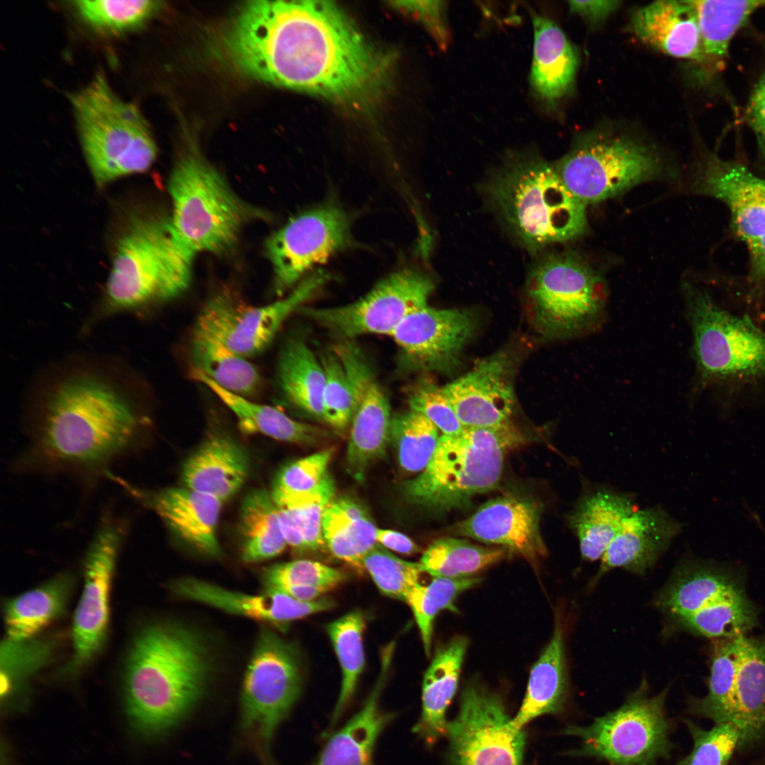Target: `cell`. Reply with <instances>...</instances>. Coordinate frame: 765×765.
I'll use <instances>...</instances> for the list:
<instances>
[{
    "mask_svg": "<svg viewBox=\"0 0 765 765\" xmlns=\"http://www.w3.org/2000/svg\"><path fill=\"white\" fill-rule=\"evenodd\" d=\"M227 60L246 76L351 103L385 84L391 57L327 1H253L221 37Z\"/></svg>",
    "mask_w": 765,
    "mask_h": 765,
    "instance_id": "obj_1",
    "label": "cell"
},
{
    "mask_svg": "<svg viewBox=\"0 0 765 765\" xmlns=\"http://www.w3.org/2000/svg\"><path fill=\"white\" fill-rule=\"evenodd\" d=\"M143 426L131 403L110 384L95 376L70 377L47 397L12 469L68 475L90 486L135 450Z\"/></svg>",
    "mask_w": 765,
    "mask_h": 765,
    "instance_id": "obj_2",
    "label": "cell"
},
{
    "mask_svg": "<svg viewBox=\"0 0 765 765\" xmlns=\"http://www.w3.org/2000/svg\"><path fill=\"white\" fill-rule=\"evenodd\" d=\"M210 663L197 633L157 623L136 635L124 673L126 708L141 735L162 737L181 723L202 698Z\"/></svg>",
    "mask_w": 765,
    "mask_h": 765,
    "instance_id": "obj_3",
    "label": "cell"
},
{
    "mask_svg": "<svg viewBox=\"0 0 765 765\" xmlns=\"http://www.w3.org/2000/svg\"><path fill=\"white\" fill-rule=\"evenodd\" d=\"M687 181L691 193L725 207L730 233L747 251L744 273L715 271L713 283L765 308V177L742 160L725 159L706 149L695 160Z\"/></svg>",
    "mask_w": 765,
    "mask_h": 765,
    "instance_id": "obj_4",
    "label": "cell"
},
{
    "mask_svg": "<svg viewBox=\"0 0 765 765\" xmlns=\"http://www.w3.org/2000/svg\"><path fill=\"white\" fill-rule=\"evenodd\" d=\"M489 198L516 236L538 248L572 240L587 230L586 205L538 156L509 158L493 176Z\"/></svg>",
    "mask_w": 765,
    "mask_h": 765,
    "instance_id": "obj_5",
    "label": "cell"
},
{
    "mask_svg": "<svg viewBox=\"0 0 765 765\" xmlns=\"http://www.w3.org/2000/svg\"><path fill=\"white\" fill-rule=\"evenodd\" d=\"M194 256L177 239L170 217L131 215L116 243L106 307L132 310L177 297L190 284Z\"/></svg>",
    "mask_w": 765,
    "mask_h": 765,
    "instance_id": "obj_6",
    "label": "cell"
},
{
    "mask_svg": "<svg viewBox=\"0 0 765 765\" xmlns=\"http://www.w3.org/2000/svg\"><path fill=\"white\" fill-rule=\"evenodd\" d=\"M81 147L99 187L152 164L157 147L139 108L119 97L102 72L70 97Z\"/></svg>",
    "mask_w": 765,
    "mask_h": 765,
    "instance_id": "obj_7",
    "label": "cell"
},
{
    "mask_svg": "<svg viewBox=\"0 0 765 765\" xmlns=\"http://www.w3.org/2000/svg\"><path fill=\"white\" fill-rule=\"evenodd\" d=\"M696 385L737 392L765 382V331L720 306L709 291L686 282Z\"/></svg>",
    "mask_w": 765,
    "mask_h": 765,
    "instance_id": "obj_8",
    "label": "cell"
},
{
    "mask_svg": "<svg viewBox=\"0 0 765 765\" xmlns=\"http://www.w3.org/2000/svg\"><path fill=\"white\" fill-rule=\"evenodd\" d=\"M173 230L193 254H222L235 245L242 227L261 212L244 203L193 145L181 151L169 181Z\"/></svg>",
    "mask_w": 765,
    "mask_h": 765,
    "instance_id": "obj_9",
    "label": "cell"
},
{
    "mask_svg": "<svg viewBox=\"0 0 765 765\" xmlns=\"http://www.w3.org/2000/svg\"><path fill=\"white\" fill-rule=\"evenodd\" d=\"M517 439L509 424L442 434L427 466L403 484L402 493L409 502L431 509L463 506L497 486L505 451Z\"/></svg>",
    "mask_w": 765,
    "mask_h": 765,
    "instance_id": "obj_10",
    "label": "cell"
},
{
    "mask_svg": "<svg viewBox=\"0 0 765 765\" xmlns=\"http://www.w3.org/2000/svg\"><path fill=\"white\" fill-rule=\"evenodd\" d=\"M669 687L650 696L643 680L618 708L588 725H568L560 732L577 737V748L566 755L591 758L609 765H657L670 757L674 723L667 715Z\"/></svg>",
    "mask_w": 765,
    "mask_h": 765,
    "instance_id": "obj_11",
    "label": "cell"
},
{
    "mask_svg": "<svg viewBox=\"0 0 765 765\" xmlns=\"http://www.w3.org/2000/svg\"><path fill=\"white\" fill-rule=\"evenodd\" d=\"M300 659L293 645L262 628L246 669L241 695L239 733L261 765H276V733L299 698Z\"/></svg>",
    "mask_w": 765,
    "mask_h": 765,
    "instance_id": "obj_12",
    "label": "cell"
},
{
    "mask_svg": "<svg viewBox=\"0 0 765 765\" xmlns=\"http://www.w3.org/2000/svg\"><path fill=\"white\" fill-rule=\"evenodd\" d=\"M553 166L567 188L585 204L668 176L663 160L650 146L604 132L583 137Z\"/></svg>",
    "mask_w": 765,
    "mask_h": 765,
    "instance_id": "obj_13",
    "label": "cell"
},
{
    "mask_svg": "<svg viewBox=\"0 0 765 765\" xmlns=\"http://www.w3.org/2000/svg\"><path fill=\"white\" fill-rule=\"evenodd\" d=\"M527 292L536 322L549 335H584L598 329L604 318L606 285L572 253L541 261L529 278Z\"/></svg>",
    "mask_w": 765,
    "mask_h": 765,
    "instance_id": "obj_14",
    "label": "cell"
},
{
    "mask_svg": "<svg viewBox=\"0 0 765 765\" xmlns=\"http://www.w3.org/2000/svg\"><path fill=\"white\" fill-rule=\"evenodd\" d=\"M128 527L125 518L104 514L86 548L83 560L84 588L73 621V652L64 669L67 674L81 671L103 645L108 628L112 579Z\"/></svg>",
    "mask_w": 765,
    "mask_h": 765,
    "instance_id": "obj_15",
    "label": "cell"
},
{
    "mask_svg": "<svg viewBox=\"0 0 765 765\" xmlns=\"http://www.w3.org/2000/svg\"><path fill=\"white\" fill-rule=\"evenodd\" d=\"M434 283L413 269L395 272L355 302L329 307H303L301 312L343 340L365 334L392 335L409 315L428 305Z\"/></svg>",
    "mask_w": 765,
    "mask_h": 765,
    "instance_id": "obj_16",
    "label": "cell"
},
{
    "mask_svg": "<svg viewBox=\"0 0 765 765\" xmlns=\"http://www.w3.org/2000/svg\"><path fill=\"white\" fill-rule=\"evenodd\" d=\"M448 723L449 765H523L526 737L511 724L502 698L477 682L463 690Z\"/></svg>",
    "mask_w": 765,
    "mask_h": 765,
    "instance_id": "obj_17",
    "label": "cell"
},
{
    "mask_svg": "<svg viewBox=\"0 0 765 765\" xmlns=\"http://www.w3.org/2000/svg\"><path fill=\"white\" fill-rule=\"evenodd\" d=\"M328 278L323 272L311 274L282 300L259 307L245 304L232 292L220 291L204 305L194 327L217 337L245 358L256 356L271 344L289 316L316 295Z\"/></svg>",
    "mask_w": 765,
    "mask_h": 765,
    "instance_id": "obj_18",
    "label": "cell"
},
{
    "mask_svg": "<svg viewBox=\"0 0 765 765\" xmlns=\"http://www.w3.org/2000/svg\"><path fill=\"white\" fill-rule=\"evenodd\" d=\"M351 225L334 205L304 212L268 238L265 250L273 271L274 290L281 295L317 265L351 244Z\"/></svg>",
    "mask_w": 765,
    "mask_h": 765,
    "instance_id": "obj_19",
    "label": "cell"
},
{
    "mask_svg": "<svg viewBox=\"0 0 765 765\" xmlns=\"http://www.w3.org/2000/svg\"><path fill=\"white\" fill-rule=\"evenodd\" d=\"M476 328L468 310L429 305L409 315L391 335L398 348L402 373L446 371L458 363Z\"/></svg>",
    "mask_w": 765,
    "mask_h": 765,
    "instance_id": "obj_20",
    "label": "cell"
},
{
    "mask_svg": "<svg viewBox=\"0 0 765 765\" xmlns=\"http://www.w3.org/2000/svg\"><path fill=\"white\" fill-rule=\"evenodd\" d=\"M340 358L355 404L346 455V469L353 478L361 482L369 466L385 455L390 443V402L360 348L346 349Z\"/></svg>",
    "mask_w": 765,
    "mask_h": 765,
    "instance_id": "obj_21",
    "label": "cell"
},
{
    "mask_svg": "<svg viewBox=\"0 0 765 765\" xmlns=\"http://www.w3.org/2000/svg\"><path fill=\"white\" fill-rule=\"evenodd\" d=\"M105 477L118 484L130 497L154 510L186 543L207 555H222L217 528L222 502L186 487L149 492L110 471Z\"/></svg>",
    "mask_w": 765,
    "mask_h": 765,
    "instance_id": "obj_22",
    "label": "cell"
},
{
    "mask_svg": "<svg viewBox=\"0 0 765 765\" xmlns=\"http://www.w3.org/2000/svg\"><path fill=\"white\" fill-rule=\"evenodd\" d=\"M541 509L533 501L505 495L483 504L472 516L453 527L455 534L503 546L531 562L547 553L540 521Z\"/></svg>",
    "mask_w": 765,
    "mask_h": 765,
    "instance_id": "obj_23",
    "label": "cell"
},
{
    "mask_svg": "<svg viewBox=\"0 0 765 765\" xmlns=\"http://www.w3.org/2000/svg\"><path fill=\"white\" fill-rule=\"evenodd\" d=\"M511 375L509 358L498 353L443 387L464 427L509 424L515 404Z\"/></svg>",
    "mask_w": 765,
    "mask_h": 765,
    "instance_id": "obj_24",
    "label": "cell"
},
{
    "mask_svg": "<svg viewBox=\"0 0 765 765\" xmlns=\"http://www.w3.org/2000/svg\"><path fill=\"white\" fill-rule=\"evenodd\" d=\"M681 529V524L661 506L635 510L605 550L592 584L615 568L644 574Z\"/></svg>",
    "mask_w": 765,
    "mask_h": 765,
    "instance_id": "obj_25",
    "label": "cell"
},
{
    "mask_svg": "<svg viewBox=\"0 0 765 765\" xmlns=\"http://www.w3.org/2000/svg\"><path fill=\"white\" fill-rule=\"evenodd\" d=\"M744 593L741 567L691 559L676 569L656 602L677 620L720 600Z\"/></svg>",
    "mask_w": 765,
    "mask_h": 765,
    "instance_id": "obj_26",
    "label": "cell"
},
{
    "mask_svg": "<svg viewBox=\"0 0 765 765\" xmlns=\"http://www.w3.org/2000/svg\"><path fill=\"white\" fill-rule=\"evenodd\" d=\"M171 589L182 598L277 625H284L290 621L327 611L334 606L328 599L302 601L277 590H265L263 594L248 595L193 578L174 582L171 584Z\"/></svg>",
    "mask_w": 765,
    "mask_h": 765,
    "instance_id": "obj_27",
    "label": "cell"
},
{
    "mask_svg": "<svg viewBox=\"0 0 765 765\" xmlns=\"http://www.w3.org/2000/svg\"><path fill=\"white\" fill-rule=\"evenodd\" d=\"M392 656V651H384L380 675L363 706L329 737L312 765H374L377 740L394 718L379 703Z\"/></svg>",
    "mask_w": 765,
    "mask_h": 765,
    "instance_id": "obj_28",
    "label": "cell"
},
{
    "mask_svg": "<svg viewBox=\"0 0 765 765\" xmlns=\"http://www.w3.org/2000/svg\"><path fill=\"white\" fill-rule=\"evenodd\" d=\"M248 472V457L239 443L213 433L186 460L181 478L186 487L224 502L241 489Z\"/></svg>",
    "mask_w": 765,
    "mask_h": 765,
    "instance_id": "obj_29",
    "label": "cell"
},
{
    "mask_svg": "<svg viewBox=\"0 0 765 765\" xmlns=\"http://www.w3.org/2000/svg\"><path fill=\"white\" fill-rule=\"evenodd\" d=\"M631 23L635 34L645 44L701 64V37L690 1H654L635 12Z\"/></svg>",
    "mask_w": 765,
    "mask_h": 765,
    "instance_id": "obj_30",
    "label": "cell"
},
{
    "mask_svg": "<svg viewBox=\"0 0 765 765\" xmlns=\"http://www.w3.org/2000/svg\"><path fill=\"white\" fill-rule=\"evenodd\" d=\"M730 722L739 727V748L765 737V630L739 636L737 675Z\"/></svg>",
    "mask_w": 765,
    "mask_h": 765,
    "instance_id": "obj_31",
    "label": "cell"
},
{
    "mask_svg": "<svg viewBox=\"0 0 765 765\" xmlns=\"http://www.w3.org/2000/svg\"><path fill=\"white\" fill-rule=\"evenodd\" d=\"M532 18L534 45L531 86L540 102L549 109L555 108L573 85L577 57L555 23L538 14Z\"/></svg>",
    "mask_w": 765,
    "mask_h": 765,
    "instance_id": "obj_32",
    "label": "cell"
},
{
    "mask_svg": "<svg viewBox=\"0 0 765 765\" xmlns=\"http://www.w3.org/2000/svg\"><path fill=\"white\" fill-rule=\"evenodd\" d=\"M468 641L456 636L440 647L422 684V710L413 732L429 746L447 734V708L454 696Z\"/></svg>",
    "mask_w": 765,
    "mask_h": 765,
    "instance_id": "obj_33",
    "label": "cell"
},
{
    "mask_svg": "<svg viewBox=\"0 0 765 765\" xmlns=\"http://www.w3.org/2000/svg\"><path fill=\"white\" fill-rule=\"evenodd\" d=\"M635 510L631 499L623 493L599 488L584 494L569 516L582 557L591 562L600 560L624 521Z\"/></svg>",
    "mask_w": 765,
    "mask_h": 765,
    "instance_id": "obj_34",
    "label": "cell"
},
{
    "mask_svg": "<svg viewBox=\"0 0 765 765\" xmlns=\"http://www.w3.org/2000/svg\"><path fill=\"white\" fill-rule=\"evenodd\" d=\"M563 630L557 620L550 640L531 671L522 704L511 718L518 730L535 718L562 713L567 698Z\"/></svg>",
    "mask_w": 765,
    "mask_h": 765,
    "instance_id": "obj_35",
    "label": "cell"
},
{
    "mask_svg": "<svg viewBox=\"0 0 765 765\" xmlns=\"http://www.w3.org/2000/svg\"><path fill=\"white\" fill-rule=\"evenodd\" d=\"M192 375L232 412L239 427L246 433L261 434L278 441L309 446L317 444L329 436L325 430L295 420L273 407L255 403L232 393L198 370H193Z\"/></svg>",
    "mask_w": 765,
    "mask_h": 765,
    "instance_id": "obj_36",
    "label": "cell"
},
{
    "mask_svg": "<svg viewBox=\"0 0 765 765\" xmlns=\"http://www.w3.org/2000/svg\"><path fill=\"white\" fill-rule=\"evenodd\" d=\"M276 380L285 400L307 416L324 421V369L306 341L289 338L278 357Z\"/></svg>",
    "mask_w": 765,
    "mask_h": 765,
    "instance_id": "obj_37",
    "label": "cell"
},
{
    "mask_svg": "<svg viewBox=\"0 0 765 765\" xmlns=\"http://www.w3.org/2000/svg\"><path fill=\"white\" fill-rule=\"evenodd\" d=\"M73 577L61 573L43 584L13 598L4 606L6 638L23 640L37 637L64 612Z\"/></svg>",
    "mask_w": 765,
    "mask_h": 765,
    "instance_id": "obj_38",
    "label": "cell"
},
{
    "mask_svg": "<svg viewBox=\"0 0 765 765\" xmlns=\"http://www.w3.org/2000/svg\"><path fill=\"white\" fill-rule=\"evenodd\" d=\"M700 30L703 57L701 64L711 76L725 67L730 42L751 15L765 7L764 0L690 1Z\"/></svg>",
    "mask_w": 765,
    "mask_h": 765,
    "instance_id": "obj_39",
    "label": "cell"
},
{
    "mask_svg": "<svg viewBox=\"0 0 765 765\" xmlns=\"http://www.w3.org/2000/svg\"><path fill=\"white\" fill-rule=\"evenodd\" d=\"M190 355L193 370L222 388L246 398L259 392L261 378L255 366L219 339L196 327L191 334Z\"/></svg>",
    "mask_w": 765,
    "mask_h": 765,
    "instance_id": "obj_40",
    "label": "cell"
},
{
    "mask_svg": "<svg viewBox=\"0 0 765 765\" xmlns=\"http://www.w3.org/2000/svg\"><path fill=\"white\" fill-rule=\"evenodd\" d=\"M377 526L367 511L357 502L334 498L322 521L324 544L336 557L357 567L376 545Z\"/></svg>",
    "mask_w": 765,
    "mask_h": 765,
    "instance_id": "obj_41",
    "label": "cell"
},
{
    "mask_svg": "<svg viewBox=\"0 0 765 765\" xmlns=\"http://www.w3.org/2000/svg\"><path fill=\"white\" fill-rule=\"evenodd\" d=\"M239 530L241 557L245 562H256L280 554L287 543L281 531L278 506L271 493L254 489L242 504Z\"/></svg>",
    "mask_w": 765,
    "mask_h": 765,
    "instance_id": "obj_42",
    "label": "cell"
},
{
    "mask_svg": "<svg viewBox=\"0 0 765 765\" xmlns=\"http://www.w3.org/2000/svg\"><path fill=\"white\" fill-rule=\"evenodd\" d=\"M738 652L739 636L716 640L712 653L707 693L701 698H689V713L711 720L714 724L730 722Z\"/></svg>",
    "mask_w": 765,
    "mask_h": 765,
    "instance_id": "obj_43",
    "label": "cell"
},
{
    "mask_svg": "<svg viewBox=\"0 0 765 765\" xmlns=\"http://www.w3.org/2000/svg\"><path fill=\"white\" fill-rule=\"evenodd\" d=\"M504 549L475 545L463 539L441 538L434 541L419 562L422 572L433 577L462 579L499 560Z\"/></svg>",
    "mask_w": 765,
    "mask_h": 765,
    "instance_id": "obj_44",
    "label": "cell"
},
{
    "mask_svg": "<svg viewBox=\"0 0 765 765\" xmlns=\"http://www.w3.org/2000/svg\"><path fill=\"white\" fill-rule=\"evenodd\" d=\"M676 622L693 634L716 640L749 635L759 623V610L744 593L712 604Z\"/></svg>",
    "mask_w": 765,
    "mask_h": 765,
    "instance_id": "obj_45",
    "label": "cell"
},
{
    "mask_svg": "<svg viewBox=\"0 0 765 765\" xmlns=\"http://www.w3.org/2000/svg\"><path fill=\"white\" fill-rule=\"evenodd\" d=\"M365 623L363 613L356 611L341 616L327 626L342 671L341 687L331 718V727L337 722L347 707L363 669V633Z\"/></svg>",
    "mask_w": 765,
    "mask_h": 765,
    "instance_id": "obj_46",
    "label": "cell"
},
{
    "mask_svg": "<svg viewBox=\"0 0 765 765\" xmlns=\"http://www.w3.org/2000/svg\"><path fill=\"white\" fill-rule=\"evenodd\" d=\"M439 431L426 416L411 409L392 415L390 443L404 471L416 473L425 469L437 447Z\"/></svg>",
    "mask_w": 765,
    "mask_h": 765,
    "instance_id": "obj_47",
    "label": "cell"
},
{
    "mask_svg": "<svg viewBox=\"0 0 765 765\" xmlns=\"http://www.w3.org/2000/svg\"><path fill=\"white\" fill-rule=\"evenodd\" d=\"M158 1H76L72 6L91 28L108 35H120L142 27L159 7Z\"/></svg>",
    "mask_w": 765,
    "mask_h": 765,
    "instance_id": "obj_48",
    "label": "cell"
},
{
    "mask_svg": "<svg viewBox=\"0 0 765 765\" xmlns=\"http://www.w3.org/2000/svg\"><path fill=\"white\" fill-rule=\"evenodd\" d=\"M480 582L477 577L449 579L434 577L427 585L418 584L412 587L405 598L410 606L420 631L425 652L429 654L434 620L442 610L458 612L454 605L457 596Z\"/></svg>",
    "mask_w": 765,
    "mask_h": 765,
    "instance_id": "obj_49",
    "label": "cell"
},
{
    "mask_svg": "<svg viewBox=\"0 0 765 765\" xmlns=\"http://www.w3.org/2000/svg\"><path fill=\"white\" fill-rule=\"evenodd\" d=\"M51 640L33 638L13 640L6 638L1 645V695L8 698L16 688L45 667L54 652Z\"/></svg>",
    "mask_w": 765,
    "mask_h": 765,
    "instance_id": "obj_50",
    "label": "cell"
},
{
    "mask_svg": "<svg viewBox=\"0 0 765 765\" xmlns=\"http://www.w3.org/2000/svg\"><path fill=\"white\" fill-rule=\"evenodd\" d=\"M335 489L334 480L328 472L310 490L275 502L291 511L306 549L317 550L324 544L322 521L328 505L334 498Z\"/></svg>",
    "mask_w": 765,
    "mask_h": 765,
    "instance_id": "obj_51",
    "label": "cell"
},
{
    "mask_svg": "<svg viewBox=\"0 0 765 765\" xmlns=\"http://www.w3.org/2000/svg\"><path fill=\"white\" fill-rule=\"evenodd\" d=\"M319 358L325 376L324 421L336 431L344 432L350 427L354 412L355 404L351 383L334 350L324 351Z\"/></svg>",
    "mask_w": 765,
    "mask_h": 765,
    "instance_id": "obj_52",
    "label": "cell"
},
{
    "mask_svg": "<svg viewBox=\"0 0 765 765\" xmlns=\"http://www.w3.org/2000/svg\"><path fill=\"white\" fill-rule=\"evenodd\" d=\"M693 740L690 753L676 765H727L739 748L741 732L732 722L715 723L709 730L684 719Z\"/></svg>",
    "mask_w": 765,
    "mask_h": 765,
    "instance_id": "obj_53",
    "label": "cell"
},
{
    "mask_svg": "<svg viewBox=\"0 0 765 765\" xmlns=\"http://www.w3.org/2000/svg\"><path fill=\"white\" fill-rule=\"evenodd\" d=\"M372 579L385 595L405 601L410 589L419 584V564L396 557L379 543L362 561Z\"/></svg>",
    "mask_w": 765,
    "mask_h": 765,
    "instance_id": "obj_54",
    "label": "cell"
},
{
    "mask_svg": "<svg viewBox=\"0 0 765 765\" xmlns=\"http://www.w3.org/2000/svg\"><path fill=\"white\" fill-rule=\"evenodd\" d=\"M339 570L310 560H298L276 564L263 573L265 590H280L290 586H315L326 591L345 579Z\"/></svg>",
    "mask_w": 765,
    "mask_h": 765,
    "instance_id": "obj_55",
    "label": "cell"
},
{
    "mask_svg": "<svg viewBox=\"0 0 765 765\" xmlns=\"http://www.w3.org/2000/svg\"><path fill=\"white\" fill-rule=\"evenodd\" d=\"M406 392L409 409L426 416L442 434L456 435L465 429L443 387L420 379L409 386Z\"/></svg>",
    "mask_w": 765,
    "mask_h": 765,
    "instance_id": "obj_56",
    "label": "cell"
},
{
    "mask_svg": "<svg viewBox=\"0 0 765 765\" xmlns=\"http://www.w3.org/2000/svg\"><path fill=\"white\" fill-rule=\"evenodd\" d=\"M332 449L300 458L285 466L277 475L271 492L275 502L305 492L317 486L328 472Z\"/></svg>",
    "mask_w": 765,
    "mask_h": 765,
    "instance_id": "obj_57",
    "label": "cell"
},
{
    "mask_svg": "<svg viewBox=\"0 0 765 765\" xmlns=\"http://www.w3.org/2000/svg\"><path fill=\"white\" fill-rule=\"evenodd\" d=\"M745 116L756 144V159L753 169L765 177V71L750 94Z\"/></svg>",
    "mask_w": 765,
    "mask_h": 765,
    "instance_id": "obj_58",
    "label": "cell"
},
{
    "mask_svg": "<svg viewBox=\"0 0 765 765\" xmlns=\"http://www.w3.org/2000/svg\"><path fill=\"white\" fill-rule=\"evenodd\" d=\"M398 7L416 17L437 43L444 48L448 41L446 21V5L442 1H405L394 2Z\"/></svg>",
    "mask_w": 765,
    "mask_h": 765,
    "instance_id": "obj_59",
    "label": "cell"
},
{
    "mask_svg": "<svg viewBox=\"0 0 765 765\" xmlns=\"http://www.w3.org/2000/svg\"><path fill=\"white\" fill-rule=\"evenodd\" d=\"M569 7L589 23L596 24L604 21L619 6L618 1H570Z\"/></svg>",
    "mask_w": 765,
    "mask_h": 765,
    "instance_id": "obj_60",
    "label": "cell"
},
{
    "mask_svg": "<svg viewBox=\"0 0 765 765\" xmlns=\"http://www.w3.org/2000/svg\"><path fill=\"white\" fill-rule=\"evenodd\" d=\"M376 541L383 547L402 554H413L419 551L418 546L404 534L387 529L377 528Z\"/></svg>",
    "mask_w": 765,
    "mask_h": 765,
    "instance_id": "obj_61",
    "label": "cell"
},
{
    "mask_svg": "<svg viewBox=\"0 0 765 765\" xmlns=\"http://www.w3.org/2000/svg\"><path fill=\"white\" fill-rule=\"evenodd\" d=\"M277 506L281 531L287 545L298 550L306 549L302 534L291 511L285 506Z\"/></svg>",
    "mask_w": 765,
    "mask_h": 765,
    "instance_id": "obj_62",
    "label": "cell"
}]
</instances>
